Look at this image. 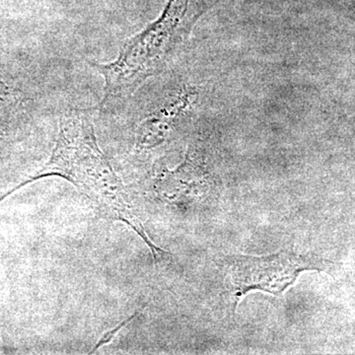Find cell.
<instances>
[{
	"label": "cell",
	"mask_w": 355,
	"mask_h": 355,
	"mask_svg": "<svg viewBox=\"0 0 355 355\" xmlns=\"http://www.w3.org/2000/svg\"><path fill=\"white\" fill-rule=\"evenodd\" d=\"M211 4L212 0H168L157 19L121 44L116 60L108 64L90 62L105 79L101 108L125 102L147 79L161 73Z\"/></svg>",
	"instance_id": "7a4b0ae2"
},
{
	"label": "cell",
	"mask_w": 355,
	"mask_h": 355,
	"mask_svg": "<svg viewBox=\"0 0 355 355\" xmlns=\"http://www.w3.org/2000/svg\"><path fill=\"white\" fill-rule=\"evenodd\" d=\"M237 303L248 292L261 291L280 296L305 270H328L335 265L315 254L282 252L270 256H226Z\"/></svg>",
	"instance_id": "3957f363"
},
{
	"label": "cell",
	"mask_w": 355,
	"mask_h": 355,
	"mask_svg": "<svg viewBox=\"0 0 355 355\" xmlns=\"http://www.w3.org/2000/svg\"><path fill=\"white\" fill-rule=\"evenodd\" d=\"M137 316V314L133 315V316L130 317V319L125 320V322H123L121 324H119L118 327H116V329H114V330H111L108 331V333L105 334L104 336H102L101 340L98 342L97 345H96V347H94V349H93V352H95L96 349H100V347H102V345H107V343L111 342L112 340H113V336L116 335V333H118L119 331L121 330V328H123V326H125L128 323H130V321Z\"/></svg>",
	"instance_id": "277c9868"
},
{
	"label": "cell",
	"mask_w": 355,
	"mask_h": 355,
	"mask_svg": "<svg viewBox=\"0 0 355 355\" xmlns=\"http://www.w3.org/2000/svg\"><path fill=\"white\" fill-rule=\"evenodd\" d=\"M51 176L64 178L94 203L105 216L130 226L146 242L154 260L158 261L166 254L147 235L128 189L103 153L92 121L83 111L67 110L62 113L51 157L34 175L2 196L0 202L26 184Z\"/></svg>",
	"instance_id": "6da1fadb"
}]
</instances>
